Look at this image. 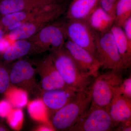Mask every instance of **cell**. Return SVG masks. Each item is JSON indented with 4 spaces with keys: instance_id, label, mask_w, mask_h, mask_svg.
<instances>
[{
    "instance_id": "1",
    "label": "cell",
    "mask_w": 131,
    "mask_h": 131,
    "mask_svg": "<svg viewBox=\"0 0 131 131\" xmlns=\"http://www.w3.org/2000/svg\"><path fill=\"white\" fill-rule=\"evenodd\" d=\"M66 86L77 92L83 91L97 76L84 73L79 68L64 46L50 54Z\"/></svg>"
},
{
    "instance_id": "2",
    "label": "cell",
    "mask_w": 131,
    "mask_h": 131,
    "mask_svg": "<svg viewBox=\"0 0 131 131\" xmlns=\"http://www.w3.org/2000/svg\"><path fill=\"white\" fill-rule=\"evenodd\" d=\"M68 4L63 0L42 7L38 13L22 23L6 36L9 40H25L32 37L42 28L56 20L67 9Z\"/></svg>"
},
{
    "instance_id": "3",
    "label": "cell",
    "mask_w": 131,
    "mask_h": 131,
    "mask_svg": "<svg viewBox=\"0 0 131 131\" xmlns=\"http://www.w3.org/2000/svg\"><path fill=\"white\" fill-rule=\"evenodd\" d=\"M91 83L51 117L54 130L69 131L88 109L92 101Z\"/></svg>"
},
{
    "instance_id": "4",
    "label": "cell",
    "mask_w": 131,
    "mask_h": 131,
    "mask_svg": "<svg viewBox=\"0 0 131 131\" xmlns=\"http://www.w3.org/2000/svg\"><path fill=\"white\" fill-rule=\"evenodd\" d=\"M123 72L109 70L98 75L91 83V103L106 109L124 79Z\"/></svg>"
},
{
    "instance_id": "5",
    "label": "cell",
    "mask_w": 131,
    "mask_h": 131,
    "mask_svg": "<svg viewBox=\"0 0 131 131\" xmlns=\"http://www.w3.org/2000/svg\"><path fill=\"white\" fill-rule=\"evenodd\" d=\"M96 58L103 70L121 71L126 70L110 30L103 33L96 32Z\"/></svg>"
},
{
    "instance_id": "6",
    "label": "cell",
    "mask_w": 131,
    "mask_h": 131,
    "mask_svg": "<svg viewBox=\"0 0 131 131\" xmlns=\"http://www.w3.org/2000/svg\"><path fill=\"white\" fill-rule=\"evenodd\" d=\"M107 110L91 103L69 131H109L117 126Z\"/></svg>"
},
{
    "instance_id": "7",
    "label": "cell",
    "mask_w": 131,
    "mask_h": 131,
    "mask_svg": "<svg viewBox=\"0 0 131 131\" xmlns=\"http://www.w3.org/2000/svg\"><path fill=\"white\" fill-rule=\"evenodd\" d=\"M64 23L55 22L47 25L30 38L32 50L38 52L55 51L64 46L67 38Z\"/></svg>"
},
{
    "instance_id": "8",
    "label": "cell",
    "mask_w": 131,
    "mask_h": 131,
    "mask_svg": "<svg viewBox=\"0 0 131 131\" xmlns=\"http://www.w3.org/2000/svg\"><path fill=\"white\" fill-rule=\"evenodd\" d=\"M64 28L67 38L96 58V32L86 20L68 19L64 24Z\"/></svg>"
},
{
    "instance_id": "9",
    "label": "cell",
    "mask_w": 131,
    "mask_h": 131,
    "mask_svg": "<svg viewBox=\"0 0 131 131\" xmlns=\"http://www.w3.org/2000/svg\"><path fill=\"white\" fill-rule=\"evenodd\" d=\"M36 71L28 61L18 60L12 65L9 71L10 83L26 91H34L37 87Z\"/></svg>"
},
{
    "instance_id": "10",
    "label": "cell",
    "mask_w": 131,
    "mask_h": 131,
    "mask_svg": "<svg viewBox=\"0 0 131 131\" xmlns=\"http://www.w3.org/2000/svg\"><path fill=\"white\" fill-rule=\"evenodd\" d=\"M36 71L40 76L42 91L68 88L55 66L50 54L39 62Z\"/></svg>"
},
{
    "instance_id": "11",
    "label": "cell",
    "mask_w": 131,
    "mask_h": 131,
    "mask_svg": "<svg viewBox=\"0 0 131 131\" xmlns=\"http://www.w3.org/2000/svg\"><path fill=\"white\" fill-rule=\"evenodd\" d=\"M64 47L81 70L84 73L98 76L101 64L89 51L68 39L65 42Z\"/></svg>"
},
{
    "instance_id": "12",
    "label": "cell",
    "mask_w": 131,
    "mask_h": 131,
    "mask_svg": "<svg viewBox=\"0 0 131 131\" xmlns=\"http://www.w3.org/2000/svg\"><path fill=\"white\" fill-rule=\"evenodd\" d=\"M42 91L41 100L50 119L57 111L72 100L78 93L69 88Z\"/></svg>"
},
{
    "instance_id": "13",
    "label": "cell",
    "mask_w": 131,
    "mask_h": 131,
    "mask_svg": "<svg viewBox=\"0 0 131 131\" xmlns=\"http://www.w3.org/2000/svg\"><path fill=\"white\" fill-rule=\"evenodd\" d=\"M106 110L117 125L131 121V99L117 91Z\"/></svg>"
},
{
    "instance_id": "14",
    "label": "cell",
    "mask_w": 131,
    "mask_h": 131,
    "mask_svg": "<svg viewBox=\"0 0 131 131\" xmlns=\"http://www.w3.org/2000/svg\"><path fill=\"white\" fill-rule=\"evenodd\" d=\"M61 0H0V14L29 12Z\"/></svg>"
},
{
    "instance_id": "15",
    "label": "cell",
    "mask_w": 131,
    "mask_h": 131,
    "mask_svg": "<svg viewBox=\"0 0 131 131\" xmlns=\"http://www.w3.org/2000/svg\"><path fill=\"white\" fill-rule=\"evenodd\" d=\"M99 5V0H72L67 8L68 19L86 20Z\"/></svg>"
},
{
    "instance_id": "16",
    "label": "cell",
    "mask_w": 131,
    "mask_h": 131,
    "mask_svg": "<svg viewBox=\"0 0 131 131\" xmlns=\"http://www.w3.org/2000/svg\"><path fill=\"white\" fill-rule=\"evenodd\" d=\"M95 32L103 33L110 30L114 19L98 5L86 20Z\"/></svg>"
},
{
    "instance_id": "17",
    "label": "cell",
    "mask_w": 131,
    "mask_h": 131,
    "mask_svg": "<svg viewBox=\"0 0 131 131\" xmlns=\"http://www.w3.org/2000/svg\"><path fill=\"white\" fill-rule=\"evenodd\" d=\"M110 31L114 38L120 56L126 70L131 66V43L128 41L122 27L113 24Z\"/></svg>"
},
{
    "instance_id": "18",
    "label": "cell",
    "mask_w": 131,
    "mask_h": 131,
    "mask_svg": "<svg viewBox=\"0 0 131 131\" xmlns=\"http://www.w3.org/2000/svg\"><path fill=\"white\" fill-rule=\"evenodd\" d=\"M31 50L32 45L30 41L16 40L3 53V59L5 62H12L27 55Z\"/></svg>"
},
{
    "instance_id": "19",
    "label": "cell",
    "mask_w": 131,
    "mask_h": 131,
    "mask_svg": "<svg viewBox=\"0 0 131 131\" xmlns=\"http://www.w3.org/2000/svg\"><path fill=\"white\" fill-rule=\"evenodd\" d=\"M40 12L39 8L29 12H19L3 16L0 19V25L4 30L8 26L17 22L23 23L30 19Z\"/></svg>"
},
{
    "instance_id": "20",
    "label": "cell",
    "mask_w": 131,
    "mask_h": 131,
    "mask_svg": "<svg viewBox=\"0 0 131 131\" xmlns=\"http://www.w3.org/2000/svg\"><path fill=\"white\" fill-rule=\"evenodd\" d=\"M131 16V0H117L114 9V24L122 27Z\"/></svg>"
},
{
    "instance_id": "21",
    "label": "cell",
    "mask_w": 131,
    "mask_h": 131,
    "mask_svg": "<svg viewBox=\"0 0 131 131\" xmlns=\"http://www.w3.org/2000/svg\"><path fill=\"white\" fill-rule=\"evenodd\" d=\"M7 100L17 108H20L25 105L27 103V91L20 89L10 88L5 94Z\"/></svg>"
},
{
    "instance_id": "22",
    "label": "cell",
    "mask_w": 131,
    "mask_h": 131,
    "mask_svg": "<svg viewBox=\"0 0 131 131\" xmlns=\"http://www.w3.org/2000/svg\"><path fill=\"white\" fill-rule=\"evenodd\" d=\"M28 110L31 117L35 119L45 121L48 117L46 108L41 100H36L29 103Z\"/></svg>"
},
{
    "instance_id": "23",
    "label": "cell",
    "mask_w": 131,
    "mask_h": 131,
    "mask_svg": "<svg viewBox=\"0 0 131 131\" xmlns=\"http://www.w3.org/2000/svg\"><path fill=\"white\" fill-rule=\"evenodd\" d=\"M10 84L9 71L0 58V94H5Z\"/></svg>"
},
{
    "instance_id": "24",
    "label": "cell",
    "mask_w": 131,
    "mask_h": 131,
    "mask_svg": "<svg viewBox=\"0 0 131 131\" xmlns=\"http://www.w3.org/2000/svg\"><path fill=\"white\" fill-rule=\"evenodd\" d=\"M6 118L9 126L13 129H18L23 120V112L19 108L12 110Z\"/></svg>"
},
{
    "instance_id": "25",
    "label": "cell",
    "mask_w": 131,
    "mask_h": 131,
    "mask_svg": "<svg viewBox=\"0 0 131 131\" xmlns=\"http://www.w3.org/2000/svg\"><path fill=\"white\" fill-rule=\"evenodd\" d=\"M117 91L127 98L131 99V77L130 76L124 79Z\"/></svg>"
},
{
    "instance_id": "26",
    "label": "cell",
    "mask_w": 131,
    "mask_h": 131,
    "mask_svg": "<svg viewBox=\"0 0 131 131\" xmlns=\"http://www.w3.org/2000/svg\"><path fill=\"white\" fill-rule=\"evenodd\" d=\"M117 0H99V5L114 19V9Z\"/></svg>"
},
{
    "instance_id": "27",
    "label": "cell",
    "mask_w": 131,
    "mask_h": 131,
    "mask_svg": "<svg viewBox=\"0 0 131 131\" xmlns=\"http://www.w3.org/2000/svg\"><path fill=\"white\" fill-rule=\"evenodd\" d=\"M12 105L7 100L0 101V117H6L12 110Z\"/></svg>"
},
{
    "instance_id": "28",
    "label": "cell",
    "mask_w": 131,
    "mask_h": 131,
    "mask_svg": "<svg viewBox=\"0 0 131 131\" xmlns=\"http://www.w3.org/2000/svg\"><path fill=\"white\" fill-rule=\"evenodd\" d=\"M122 28L127 40L131 43V16L124 22Z\"/></svg>"
},
{
    "instance_id": "29",
    "label": "cell",
    "mask_w": 131,
    "mask_h": 131,
    "mask_svg": "<svg viewBox=\"0 0 131 131\" xmlns=\"http://www.w3.org/2000/svg\"><path fill=\"white\" fill-rule=\"evenodd\" d=\"M11 45L10 40L4 36L0 39V54H2Z\"/></svg>"
},
{
    "instance_id": "30",
    "label": "cell",
    "mask_w": 131,
    "mask_h": 131,
    "mask_svg": "<svg viewBox=\"0 0 131 131\" xmlns=\"http://www.w3.org/2000/svg\"><path fill=\"white\" fill-rule=\"evenodd\" d=\"M114 130L115 131H131V121L119 124Z\"/></svg>"
},
{
    "instance_id": "31",
    "label": "cell",
    "mask_w": 131,
    "mask_h": 131,
    "mask_svg": "<svg viewBox=\"0 0 131 131\" xmlns=\"http://www.w3.org/2000/svg\"><path fill=\"white\" fill-rule=\"evenodd\" d=\"M38 131H54V129L52 126L47 124H45L39 127L38 129Z\"/></svg>"
},
{
    "instance_id": "32",
    "label": "cell",
    "mask_w": 131,
    "mask_h": 131,
    "mask_svg": "<svg viewBox=\"0 0 131 131\" xmlns=\"http://www.w3.org/2000/svg\"><path fill=\"white\" fill-rule=\"evenodd\" d=\"M5 31L3 27L0 25V39L5 36Z\"/></svg>"
},
{
    "instance_id": "33",
    "label": "cell",
    "mask_w": 131,
    "mask_h": 131,
    "mask_svg": "<svg viewBox=\"0 0 131 131\" xmlns=\"http://www.w3.org/2000/svg\"><path fill=\"white\" fill-rule=\"evenodd\" d=\"M7 130V128L4 125L0 124V131H5Z\"/></svg>"
}]
</instances>
